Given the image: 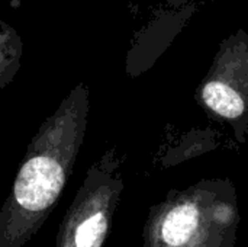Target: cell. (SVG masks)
Listing matches in <instances>:
<instances>
[{
  "label": "cell",
  "instance_id": "5",
  "mask_svg": "<svg viewBox=\"0 0 248 247\" xmlns=\"http://www.w3.org/2000/svg\"><path fill=\"white\" fill-rule=\"evenodd\" d=\"M23 41L17 31L0 17V89L9 86L22 66Z\"/></svg>",
  "mask_w": 248,
  "mask_h": 247
},
{
  "label": "cell",
  "instance_id": "3",
  "mask_svg": "<svg viewBox=\"0 0 248 247\" xmlns=\"http://www.w3.org/2000/svg\"><path fill=\"white\" fill-rule=\"evenodd\" d=\"M122 191V163L112 147L89 167L60 224L55 247H103Z\"/></svg>",
  "mask_w": 248,
  "mask_h": 247
},
{
  "label": "cell",
  "instance_id": "2",
  "mask_svg": "<svg viewBox=\"0 0 248 247\" xmlns=\"http://www.w3.org/2000/svg\"><path fill=\"white\" fill-rule=\"evenodd\" d=\"M240 223L235 188L228 181H203L173 189L150 210L144 247H234Z\"/></svg>",
  "mask_w": 248,
  "mask_h": 247
},
{
  "label": "cell",
  "instance_id": "4",
  "mask_svg": "<svg viewBox=\"0 0 248 247\" xmlns=\"http://www.w3.org/2000/svg\"><path fill=\"white\" fill-rule=\"evenodd\" d=\"M196 98L214 119L228 122L241 143L248 131V32L227 36L201 82Z\"/></svg>",
  "mask_w": 248,
  "mask_h": 247
},
{
  "label": "cell",
  "instance_id": "1",
  "mask_svg": "<svg viewBox=\"0 0 248 247\" xmlns=\"http://www.w3.org/2000/svg\"><path fill=\"white\" fill-rule=\"evenodd\" d=\"M90 89L77 83L32 137L0 208V247H23L60 201L84 141Z\"/></svg>",
  "mask_w": 248,
  "mask_h": 247
}]
</instances>
